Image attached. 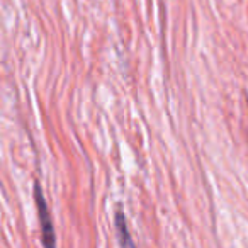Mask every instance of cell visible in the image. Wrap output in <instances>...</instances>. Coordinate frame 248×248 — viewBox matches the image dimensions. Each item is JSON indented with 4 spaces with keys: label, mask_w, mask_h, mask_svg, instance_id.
<instances>
[{
    "label": "cell",
    "mask_w": 248,
    "mask_h": 248,
    "mask_svg": "<svg viewBox=\"0 0 248 248\" xmlns=\"http://www.w3.org/2000/svg\"><path fill=\"white\" fill-rule=\"evenodd\" d=\"M34 201H36V206H38L39 224H41V231H43V243H45L46 247H55L56 238H55L53 217H51V213H49V209H48V204H46L45 197H43L39 184H36L34 186Z\"/></svg>",
    "instance_id": "cell-1"
},
{
    "label": "cell",
    "mask_w": 248,
    "mask_h": 248,
    "mask_svg": "<svg viewBox=\"0 0 248 248\" xmlns=\"http://www.w3.org/2000/svg\"><path fill=\"white\" fill-rule=\"evenodd\" d=\"M116 228H117V233H119L121 245H133V240L129 238L128 233V226H126V219H124V214L121 211L116 213Z\"/></svg>",
    "instance_id": "cell-2"
}]
</instances>
